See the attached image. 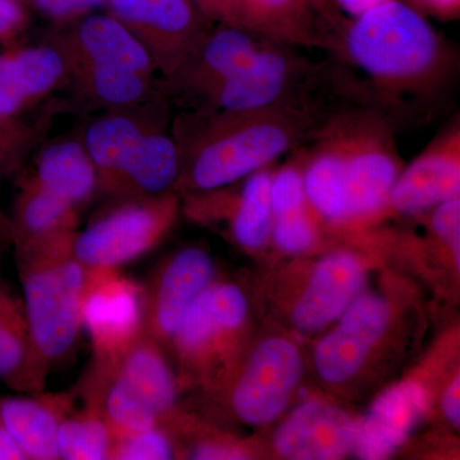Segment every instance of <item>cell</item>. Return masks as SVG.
<instances>
[{
  "label": "cell",
  "mask_w": 460,
  "mask_h": 460,
  "mask_svg": "<svg viewBox=\"0 0 460 460\" xmlns=\"http://www.w3.org/2000/svg\"><path fill=\"white\" fill-rule=\"evenodd\" d=\"M316 95L317 89L307 91L259 111L178 114L172 124L181 156L174 190L232 186L311 144L339 109Z\"/></svg>",
  "instance_id": "1"
},
{
  "label": "cell",
  "mask_w": 460,
  "mask_h": 460,
  "mask_svg": "<svg viewBox=\"0 0 460 460\" xmlns=\"http://www.w3.org/2000/svg\"><path fill=\"white\" fill-rule=\"evenodd\" d=\"M332 53L362 75L371 109L393 124L394 111L407 102L438 95L456 66L443 36L402 0H386L345 21Z\"/></svg>",
  "instance_id": "2"
},
{
  "label": "cell",
  "mask_w": 460,
  "mask_h": 460,
  "mask_svg": "<svg viewBox=\"0 0 460 460\" xmlns=\"http://www.w3.org/2000/svg\"><path fill=\"white\" fill-rule=\"evenodd\" d=\"M75 232L13 247L42 390L54 367L74 352L83 332L86 268L74 253Z\"/></svg>",
  "instance_id": "3"
},
{
  "label": "cell",
  "mask_w": 460,
  "mask_h": 460,
  "mask_svg": "<svg viewBox=\"0 0 460 460\" xmlns=\"http://www.w3.org/2000/svg\"><path fill=\"white\" fill-rule=\"evenodd\" d=\"M111 199L75 232L74 253L84 268L119 269L146 255L165 237L180 211L174 190Z\"/></svg>",
  "instance_id": "4"
},
{
  "label": "cell",
  "mask_w": 460,
  "mask_h": 460,
  "mask_svg": "<svg viewBox=\"0 0 460 460\" xmlns=\"http://www.w3.org/2000/svg\"><path fill=\"white\" fill-rule=\"evenodd\" d=\"M323 66L295 47L269 41L243 68L208 93L193 111H251L272 107L317 89Z\"/></svg>",
  "instance_id": "5"
},
{
  "label": "cell",
  "mask_w": 460,
  "mask_h": 460,
  "mask_svg": "<svg viewBox=\"0 0 460 460\" xmlns=\"http://www.w3.org/2000/svg\"><path fill=\"white\" fill-rule=\"evenodd\" d=\"M104 11L140 41L159 80L175 74L217 25L192 0H108Z\"/></svg>",
  "instance_id": "6"
},
{
  "label": "cell",
  "mask_w": 460,
  "mask_h": 460,
  "mask_svg": "<svg viewBox=\"0 0 460 460\" xmlns=\"http://www.w3.org/2000/svg\"><path fill=\"white\" fill-rule=\"evenodd\" d=\"M83 329L93 345V370H108L142 335V286L119 269L86 268Z\"/></svg>",
  "instance_id": "7"
},
{
  "label": "cell",
  "mask_w": 460,
  "mask_h": 460,
  "mask_svg": "<svg viewBox=\"0 0 460 460\" xmlns=\"http://www.w3.org/2000/svg\"><path fill=\"white\" fill-rule=\"evenodd\" d=\"M213 259L189 247L166 260L142 287V334L163 348L180 328L190 305L213 284Z\"/></svg>",
  "instance_id": "8"
},
{
  "label": "cell",
  "mask_w": 460,
  "mask_h": 460,
  "mask_svg": "<svg viewBox=\"0 0 460 460\" xmlns=\"http://www.w3.org/2000/svg\"><path fill=\"white\" fill-rule=\"evenodd\" d=\"M304 358L295 344L270 338L257 345L232 393V407L239 420L263 426L286 410L304 375Z\"/></svg>",
  "instance_id": "9"
},
{
  "label": "cell",
  "mask_w": 460,
  "mask_h": 460,
  "mask_svg": "<svg viewBox=\"0 0 460 460\" xmlns=\"http://www.w3.org/2000/svg\"><path fill=\"white\" fill-rule=\"evenodd\" d=\"M269 41L272 40L243 27L217 23L199 50L175 74L159 80V89L166 99L192 111Z\"/></svg>",
  "instance_id": "10"
},
{
  "label": "cell",
  "mask_w": 460,
  "mask_h": 460,
  "mask_svg": "<svg viewBox=\"0 0 460 460\" xmlns=\"http://www.w3.org/2000/svg\"><path fill=\"white\" fill-rule=\"evenodd\" d=\"M164 93L136 107L111 109L91 120L81 136L98 172V198L111 199L123 169L148 132L168 123Z\"/></svg>",
  "instance_id": "11"
},
{
  "label": "cell",
  "mask_w": 460,
  "mask_h": 460,
  "mask_svg": "<svg viewBox=\"0 0 460 460\" xmlns=\"http://www.w3.org/2000/svg\"><path fill=\"white\" fill-rule=\"evenodd\" d=\"M59 26L62 31L50 39L65 54L69 71L93 66L159 78L140 41L104 9Z\"/></svg>",
  "instance_id": "12"
},
{
  "label": "cell",
  "mask_w": 460,
  "mask_h": 460,
  "mask_svg": "<svg viewBox=\"0 0 460 460\" xmlns=\"http://www.w3.org/2000/svg\"><path fill=\"white\" fill-rule=\"evenodd\" d=\"M68 63L53 39L36 45L22 42L0 50V118L23 115L68 84Z\"/></svg>",
  "instance_id": "13"
},
{
  "label": "cell",
  "mask_w": 460,
  "mask_h": 460,
  "mask_svg": "<svg viewBox=\"0 0 460 460\" xmlns=\"http://www.w3.org/2000/svg\"><path fill=\"white\" fill-rule=\"evenodd\" d=\"M244 23L269 40L332 51L345 22L332 0H239Z\"/></svg>",
  "instance_id": "14"
},
{
  "label": "cell",
  "mask_w": 460,
  "mask_h": 460,
  "mask_svg": "<svg viewBox=\"0 0 460 460\" xmlns=\"http://www.w3.org/2000/svg\"><path fill=\"white\" fill-rule=\"evenodd\" d=\"M460 192V127L452 124L396 178L389 206L402 214L432 210Z\"/></svg>",
  "instance_id": "15"
},
{
  "label": "cell",
  "mask_w": 460,
  "mask_h": 460,
  "mask_svg": "<svg viewBox=\"0 0 460 460\" xmlns=\"http://www.w3.org/2000/svg\"><path fill=\"white\" fill-rule=\"evenodd\" d=\"M390 308L375 295L359 296L344 311L337 328L326 335L314 352L320 377L332 384L352 378L389 325Z\"/></svg>",
  "instance_id": "16"
},
{
  "label": "cell",
  "mask_w": 460,
  "mask_h": 460,
  "mask_svg": "<svg viewBox=\"0 0 460 460\" xmlns=\"http://www.w3.org/2000/svg\"><path fill=\"white\" fill-rule=\"evenodd\" d=\"M357 426L349 414L334 405L305 402L278 429L275 449L286 459H341L353 452Z\"/></svg>",
  "instance_id": "17"
},
{
  "label": "cell",
  "mask_w": 460,
  "mask_h": 460,
  "mask_svg": "<svg viewBox=\"0 0 460 460\" xmlns=\"http://www.w3.org/2000/svg\"><path fill=\"white\" fill-rule=\"evenodd\" d=\"M365 271L356 256L344 251L323 257L293 313L302 334H316L341 317L363 286Z\"/></svg>",
  "instance_id": "18"
},
{
  "label": "cell",
  "mask_w": 460,
  "mask_h": 460,
  "mask_svg": "<svg viewBox=\"0 0 460 460\" xmlns=\"http://www.w3.org/2000/svg\"><path fill=\"white\" fill-rule=\"evenodd\" d=\"M428 393L419 383H402L384 393L357 426L354 453L359 459L387 458L425 416Z\"/></svg>",
  "instance_id": "19"
},
{
  "label": "cell",
  "mask_w": 460,
  "mask_h": 460,
  "mask_svg": "<svg viewBox=\"0 0 460 460\" xmlns=\"http://www.w3.org/2000/svg\"><path fill=\"white\" fill-rule=\"evenodd\" d=\"M72 402V393L0 396L3 422L27 460L59 459L58 429Z\"/></svg>",
  "instance_id": "20"
},
{
  "label": "cell",
  "mask_w": 460,
  "mask_h": 460,
  "mask_svg": "<svg viewBox=\"0 0 460 460\" xmlns=\"http://www.w3.org/2000/svg\"><path fill=\"white\" fill-rule=\"evenodd\" d=\"M8 214L13 234L12 247H20L75 232L80 226L81 211L30 174L18 183Z\"/></svg>",
  "instance_id": "21"
},
{
  "label": "cell",
  "mask_w": 460,
  "mask_h": 460,
  "mask_svg": "<svg viewBox=\"0 0 460 460\" xmlns=\"http://www.w3.org/2000/svg\"><path fill=\"white\" fill-rule=\"evenodd\" d=\"M31 174L77 210L98 198V172L81 137L45 145L36 154Z\"/></svg>",
  "instance_id": "22"
},
{
  "label": "cell",
  "mask_w": 460,
  "mask_h": 460,
  "mask_svg": "<svg viewBox=\"0 0 460 460\" xmlns=\"http://www.w3.org/2000/svg\"><path fill=\"white\" fill-rule=\"evenodd\" d=\"M102 372H111L122 380L159 414L162 423L171 419L178 398V381L155 341L142 334L114 366Z\"/></svg>",
  "instance_id": "23"
},
{
  "label": "cell",
  "mask_w": 460,
  "mask_h": 460,
  "mask_svg": "<svg viewBox=\"0 0 460 460\" xmlns=\"http://www.w3.org/2000/svg\"><path fill=\"white\" fill-rule=\"evenodd\" d=\"M0 381L18 394L44 392L33 366L22 296L0 279Z\"/></svg>",
  "instance_id": "24"
},
{
  "label": "cell",
  "mask_w": 460,
  "mask_h": 460,
  "mask_svg": "<svg viewBox=\"0 0 460 460\" xmlns=\"http://www.w3.org/2000/svg\"><path fill=\"white\" fill-rule=\"evenodd\" d=\"M180 171V148L169 124H163L141 141L120 174L113 199L157 195L174 190Z\"/></svg>",
  "instance_id": "25"
},
{
  "label": "cell",
  "mask_w": 460,
  "mask_h": 460,
  "mask_svg": "<svg viewBox=\"0 0 460 460\" xmlns=\"http://www.w3.org/2000/svg\"><path fill=\"white\" fill-rule=\"evenodd\" d=\"M247 314L246 296L237 286L211 284L190 305L171 343L183 356L211 335L241 329Z\"/></svg>",
  "instance_id": "26"
},
{
  "label": "cell",
  "mask_w": 460,
  "mask_h": 460,
  "mask_svg": "<svg viewBox=\"0 0 460 460\" xmlns=\"http://www.w3.org/2000/svg\"><path fill=\"white\" fill-rule=\"evenodd\" d=\"M270 166L244 178L243 186L230 208L233 237L241 246L259 250L272 230Z\"/></svg>",
  "instance_id": "27"
},
{
  "label": "cell",
  "mask_w": 460,
  "mask_h": 460,
  "mask_svg": "<svg viewBox=\"0 0 460 460\" xmlns=\"http://www.w3.org/2000/svg\"><path fill=\"white\" fill-rule=\"evenodd\" d=\"M57 444L59 459L109 460L113 435L99 405L86 399L83 411H69L60 422Z\"/></svg>",
  "instance_id": "28"
},
{
  "label": "cell",
  "mask_w": 460,
  "mask_h": 460,
  "mask_svg": "<svg viewBox=\"0 0 460 460\" xmlns=\"http://www.w3.org/2000/svg\"><path fill=\"white\" fill-rule=\"evenodd\" d=\"M45 122L0 118V183L16 174L41 142Z\"/></svg>",
  "instance_id": "29"
},
{
  "label": "cell",
  "mask_w": 460,
  "mask_h": 460,
  "mask_svg": "<svg viewBox=\"0 0 460 460\" xmlns=\"http://www.w3.org/2000/svg\"><path fill=\"white\" fill-rule=\"evenodd\" d=\"M174 445L164 425L113 438L109 460H168L174 458Z\"/></svg>",
  "instance_id": "30"
},
{
  "label": "cell",
  "mask_w": 460,
  "mask_h": 460,
  "mask_svg": "<svg viewBox=\"0 0 460 460\" xmlns=\"http://www.w3.org/2000/svg\"><path fill=\"white\" fill-rule=\"evenodd\" d=\"M311 210L308 204L272 214L271 234L281 250L301 253L314 246L316 226Z\"/></svg>",
  "instance_id": "31"
},
{
  "label": "cell",
  "mask_w": 460,
  "mask_h": 460,
  "mask_svg": "<svg viewBox=\"0 0 460 460\" xmlns=\"http://www.w3.org/2000/svg\"><path fill=\"white\" fill-rule=\"evenodd\" d=\"M31 13L40 14L56 25H66L78 18L102 11L108 0H18Z\"/></svg>",
  "instance_id": "32"
},
{
  "label": "cell",
  "mask_w": 460,
  "mask_h": 460,
  "mask_svg": "<svg viewBox=\"0 0 460 460\" xmlns=\"http://www.w3.org/2000/svg\"><path fill=\"white\" fill-rule=\"evenodd\" d=\"M431 226L447 247L452 250L456 268H460V199H449L436 206L431 217Z\"/></svg>",
  "instance_id": "33"
},
{
  "label": "cell",
  "mask_w": 460,
  "mask_h": 460,
  "mask_svg": "<svg viewBox=\"0 0 460 460\" xmlns=\"http://www.w3.org/2000/svg\"><path fill=\"white\" fill-rule=\"evenodd\" d=\"M32 13L18 0H0V47L22 41Z\"/></svg>",
  "instance_id": "34"
},
{
  "label": "cell",
  "mask_w": 460,
  "mask_h": 460,
  "mask_svg": "<svg viewBox=\"0 0 460 460\" xmlns=\"http://www.w3.org/2000/svg\"><path fill=\"white\" fill-rule=\"evenodd\" d=\"M192 2L214 23L247 29L239 0H192Z\"/></svg>",
  "instance_id": "35"
},
{
  "label": "cell",
  "mask_w": 460,
  "mask_h": 460,
  "mask_svg": "<svg viewBox=\"0 0 460 460\" xmlns=\"http://www.w3.org/2000/svg\"><path fill=\"white\" fill-rule=\"evenodd\" d=\"M190 459L198 460H238L246 459V454L234 445L222 441H202L193 447L190 453Z\"/></svg>",
  "instance_id": "36"
},
{
  "label": "cell",
  "mask_w": 460,
  "mask_h": 460,
  "mask_svg": "<svg viewBox=\"0 0 460 460\" xmlns=\"http://www.w3.org/2000/svg\"><path fill=\"white\" fill-rule=\"evenodd\" d=\"M411 5H419L444 20L459 16L460 0H411Z\"/></svg>",
  "instance_id": "37"
},
{
  "label": "cell",
  "mask_w": 460,
  "mask_h": 460,
  "mask_svg": "<svg viewBox=\"0 0 460 460\" xmlns=\"http://www.w3.org/2000/svg\"><path fill=\"white\" fill-rule=\"evenodd\" d=\"M459 389L460 380L459 376H456V380L447 387L443 398L445 414L456 428H459L460 425Z\"/></svg>",
  "instance_id": "38"
},
{
  "label": "cell",
  "mask_w": 460,
  "mask_h": 460,
  "mask_svg": "<svg viewBox=\"0 0 460 460\" xmlns=\"http://www.w3.org/2000/svg\"><path fill=\"white\" fill-rule=\"evenodd\" d=\"M335 7L339 12H343L349 17V20L361 16L365 12L370 11L371 8L376 7L386 0H332Z\"/></svg>",
  "instance_id": "39"
},
{
  "label": "cell",
  "mask_w": 460,
  "mask_h": 460,
  "mask_svg": "<svg viewBox=\"0 0 460 460\" xmlns=\"http://www.w3.org/2000/svg\"><path fill=\"white\" fill-rule=\"evenodd\" d=\"M0 460H27L25 454L8 434L0 413Z\"/></svg>",
  "instance_id": "40"
},
{
  "label": "cell",
  "mask_w": 460,
  "mask_h": 460,
  "mask_svg": "<svg viewBox=\"0 0 460 460\" xmlns=\"http://www.w3.org/2000/svg\"><path fill=\"white\" fill-rule=\"evenodd\" d=\"M13 234H12V224L7 211L0 206V251L12 246Z\"/></svg>",
  "instance_id": "41"
}]
</instances>
